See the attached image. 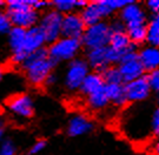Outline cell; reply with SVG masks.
Returning <instances> with one entry per match:
<instances>
[{
    "mask_svg": "<svg viewBox=\"0 0 159 155\" xmlns=\"http://www.w3.org/2000/svg\"><path fill=\"white\" fill-rule=\"evenodd\" d=\"M57 63L48 55L46 48H40L30 54L26 60L21 63V67L26 73V78L33 86L44 85L46 78L52 73Z\"/></svg>",
    "mask_w": 159,
    "mask_h": 155,
    "instance_id": "obj_1",
    "label": "cell"
},
{
    "mask_svg": "<svg viewBox=\"0 0 159 155\" xmlns=\"http://www.w3.org/2000/svg\"><path fill=\"white\" fill-rule=\"evenodd\" d=\"M34 0H10L7 1V17L13 27L29 29L39 20L38 12L33 7Z\"/></svg>",
    "mask_w": 159,
    "mask_h": 155,
    "instance_id": "obj_2",
    "label": "cell"
},
{
    "mask_svg": "<svg viewBox=\"0 0 159 155\" xmlns=\"http://www.w3.org/2000/svg\"><path fill=\"white\" fill-rule=\"evenodd\" d=\"M111 34L112 32L110 28V25L102 21L86 27L85 32L81 37V44L85 45L89 51L106 47L110 44Z\"/></svg>",
    "mask_w": 159,
    "mask_h": 155,
    "instance_id": "obj_3",
    "label": "cell"
},
{
    "mask_svg": "<svg viewBox=\"0 0 159 155\" xmlns=\"http://www.w3.org/2000/svg\"><path fill=\"white\" fill-rule=\"evenodd\" d=\"M81 46V41L79 39L72 38H60L59 40L50 45L48 55L56 63L60 61H72Z\"/></svg>",
    "mask_w": 159,
    "mask_h": 155,
    "instance_id": "obj_4",
    "label": "cell"
},
{
    "mask_svg": "<svg viewBox=\"0 0 159 155\" xmlns=\"http://www.w3.org/2000/svg\"><path fill=\"white\" fill-rule=\"evenodd\" d=\"M63 14H60L56 10L47 11L41 17L39 21V28L41 29L46 44L52 45L53 42L60 39L61 35V23Z\"/></svg>",
    "mask_w": 159,
    "mask_h": 155,
    "instance_id": "obj_5",
    "label": "cell"
},
{
    "mask_svg": "<svg viewBox=\"0 0 159 155\" xmlns=\"http://www.w3.org/2000/svg\"><path fill=\"white\" fill-rule=\"evenodd\" d=\"M89 73H90V66L87 61L81 59H73L68 63L65 75V86L70 91L79 89Z\"/></svg>",
    "mask_w": 159,
    "mask_h": 155,
    "instance_id": "obj_6",
    "label": "cell"
},
{
    "mask_svg": "<svg viewBox=\"0 0 159 155\" xmlns=\"http://www.w3.org/2000/svg\"><path fill=\"white\" fill-rule=\"evenodd\" d=\"M118 68H119L123 82H126V84L144 76V72H145L138 59V53L136 52L127 53L126 55H124L119 62Z\"/></svg>",
    "mask_w": 159,
    "mask_h": 155,
    "instance_id": "obj_7",
    "label": "cell"
},
{
    "mask_svg": "<svg viewBox=\"0 0 159 155\" xmlns=\"http://www.w3.org/2000/svg\"><path fill=\"white\" fill-rule=\"evenodd\" d=\"M112 13V11L108 8L105 0H98V1H92L83 8L80 13V18L84 21L86 27L96 25L98 23H102L104 18L108 17Z\"/></svg>",
    "mask_w": 159,
    "mask_h": 155,
    "instance_id": "obj_8",
    "label": "cell"
},
{
    "mask_svg": "<svg viewBox=\"0 0 159 155\" xmlns=\"http://www.w3.org/2000/svg\"><path fill=\"white\" fill-rule=\"evenodd\" d=\"M124 91L127 102H140L148 98L151 88L146 76H142L134 81H131L124 85Z\"/></svg>",
    "mask_w": 159,
    "mask_h": 155,
    "instance_id": "obj_9",
    "label": "cell"
},
{
    "mask_svg": "<svg viewBox=\"0 0 159 155\" xmlns=\"http://www.w3.org/2000/svg\"><path fill=\"white\" fill-rule=\"evenodd\" d=\"M86 29L84 21L81 20L80 14L70 13L63 17L61 23V35L63 38H72V39H81Z\"/></svg>",
    "mask_w": 159,
    "mask_h": 155,
    "instance_id": "obj_10",
    "label": "cell"
},
{
    "mask_svg": "<svg viewBox=\"0 0 159 155\" xmlns=\"http://www.w3.org/2000/svg\"><path fill=\"white\" fill-rule=\"evenodd\" d=\"M7 107L12 113L21 118H31L34 113L33 101L27 94H17L7 100Z\"/></svg>",
    "mask_w": 159,
    "mask_h": 155,
    "instance_id": "obj_11",
    "label": "cell"
},
{
    "mask_svg": "<svg viewBox=\"0 0 159 155\" xmlns=\"http://www.w3.org/2000/svg\"><path fill=\"white\" fill-rule=\"evenodd\" d=\"M120 20L125 24V26L145 24L146 14L142 6L136 2H131L120 11Z\"/></svg>",
    "mask_w": 159,
    "mask_h": 155,
    "instance_id": "obj_12",
    "label": "cell"
},
{
    "mask_svg": "<svg viewBox=\"0 0 159 155\" xmlns=\"http://www.w3.org/2000/svg\"><path fill=\"white\" fill-rule=\"evenodd\" d=\"M44 44H46L45 38L39 26H34L32 28L26 29V37L24 42V54L29 57L30 54L43 48Z\"/></svg>",
    "mask_w": 159,
    "mask_h": 155,
    "instance_id": "obj_13",
    "label": "cell"
},
{
    "mask_svg": "<svg viewBox=\"0 0 159 155\" xmlns=\"http://www.w3.org/2000/svg\"><path fill=\"white\" fill-rule=\"evenodd\" d=\"M92 129H93V122L84 114L73 115L68 121L67 134L70 136H80L91 132Z\"/></svg>",
    "mask_w": 159,
    "mask_h": 155,
    "instance_id": "obj_14",
    "label": "cell"
},
{
    "mask_svg": "<svg viewBox=\"0 0 159 155\" xmlns=\"http://www.w3.org/2000/svg\"><path fill=\"white\" fill-rule=\"evenodd\" d=\"M138 59L142 63L144 71L148 73L159 69V48L156 46H146L138 53Z\"/></svg>",
    "mask_w": 159,
    "mask_h": 155,
    "instance_id": "obj_15",
    "label": "cell"
},
{
    "mask_svg": "<svg viewBox=\"0 0 159 155\" xmlns=\"http://www.w3.org/2000/svg\"><path fill=\"white\" fill-rule=\"evenodd\" d=\"M87 63L97 72H104L105 69L110 67V59H108L107 46L102 48L91 50L87 53Z\"/></svg>",
    "mask_w": 159,
    "mask_h": 155,
    "instance_id": "obj_16",
    "label": "cell"
},
{
    "mask_svg": "<svg viewBox=\"0 0 159 155\" xmlns=\"http://www.w3.org/2000/svg\"><path fill=\"white\" fill-rule=\"evenodd\" d=\"M108 46L113 48L114 51L119 52L123 54V57L126 55L127 53L136 52V45H133L130 41L129 37L126 34V32L121 33H112L110 38V44Z\"/></svg>",
    "mask_w": 159,
    "mask_h": 155,
    "instance_id": "obj_17",
    "label": "cell"
},
{
    "mask_svg": "<svg viewBox=\"0 0 159 155\" xmlns=\"http://www.w3.org/2000/svg\"><path fill=\"white\" fill-rule=\"evenodd\" d=\"M105 88V82L102 80V76L100 73H89L85 78L84 82L81 84L79 91L85 97L90 95L92 93L99 92Z\"/></svg>",
    "mask_w": 159,
    "mask_h": 155,
    "instance_id": "obj_18",
    "label": "cell"
},
{
    "mask_svg": "<svg viewBox=\"0 0 159 155\" xmlns=\"http://www.w3.org/2000/svg\"><path fill=\"white\" fill-rule=\"evenodd\" d=\"M105 94L108 102L113 103L117 107H124L127 103L123 84H110L105 85Z\"/></svg>",
    "mask_w": 159,
    "mask_h": 155,
    "instance_id": "obj_19",
    "label": "cell"
},
{
    "mask_svg": "<svg viewBox=\"0 0 159 155\" xmlns=\"http://www.w3.org/2000/svg\"><path fill=\"white\" fill-rule=\"evenodd\" d=\"M126 34L133 45H139L148 40V25L138 24L126 26Z\"/></svg>",
    "mask_w": 159,
    "mask_h": 155,
    "instance_id": "obj_20",
    "label": "cell"
},
{
    "mask_svg": "<svg viewBox=\"0 0 159 155\" xmlns=\"http://www.w3.org/2000/svg\"><path fill=\"white\" fill-rule=\"evenodd\" d=\"M86 102H87V106L93 110H100V109L107 107V105L110 102H108L106 94H105V88L102 91L92 93L90 95H87L86 97Z\"/></svg>",
    "mask_w": 159,
    "mask_h": 155,
    "instance_id": "obj_21",
    "label": "cell"
},
{
    "mask_svg": "<svg viewBox=\"0 0 159 155\" xmlns=\"http://www.w3.org/2000/svg\"><path fill=\"white\" fill-rule=\"evenodd\" d=\"M102 76L104 82H105V85H110V84H123V79H121V75H120L118 67H107L102 73Z\"/></svg>",
    "mask_w": 159,
    "mask_h": 155,
    "instance_id": "obj_22",
    "label": "cell"
},
{
    "mask_svg": "<svg viewBox=\"0 0 159 155\" xmlns=\"http://www.w3.org/2000/svg\"><path fill=\"white\" fill-rule=\"evenodd\" d=\"M56 11L60 14H70L75 7V0H54L52 2Z\"/></svg>",
    "mask_w": 159,
    "mask_h": 155,
    "instance_id": "obj_23",
    "label": "cell"
},
{
    "mask_svg": "<svg viewBox=\"0 0 159 155\" xmlns=\"http://www.w3.org/2000/svg\"><path fill=\"white\" fill-rule=\"evenodd\" d=\"M159 35V14H154L148 25V41L152 45Z\"/></svg>",
    "mask_w": 159,
    "mask_h": 155,
    "instance_id": "obj_24",
    "label": "cell"
},
{
    "mask_svg": "<svg viewBox=\"0 0 159 155\" xmlns=\"http://www.w3.org/2000/svg\"><path fill=\"white\" fill-rule=\"evenodd\" d=\"M146 78H148V85H150L151 91L159 93V69L150 72Z\"/></svg>",
    "mask_w": 159,
    "mask_h": 155,
    "instance_id": "obj_25",
    "label": "cell"
},
{
    "mask_svg": "<svg viewBox=\"0 0 159 155\" xmlns=\"http://www.w3.org/2000/svg\"><path fill=\"white\" fill-rule=\"evenodd\" d=\"M105 2L108 6V8L113 13L114 11H118V10L121 11L125 6H127L129 4L133 2V1H131V0H105Z\"/></svg>",
    "mask_w": 159,
    "mask_h": 155,
    "instance_id": "obj_26",
    "label": "cell"
},
{
    "mask_svg": "<svg viewBox=\"0 0 159 155\" xmlns=\"http://www.w3.org/2000/svg\"><path fill=\"white\" fill-rule=\"evenodd\" d=\"M16 144L11 140H6L0 146V155H14L16 154Z\"/></svg>",
    "mask_w": 159,
    "mask_h": 155,
    "instance_id": "obj_27",
    "label": "cell"
},
{
    "mask_svg": "<svg viewBox=\"0 0 159 155\" xmlns=\"http://www.w3.org/2000/svg\"><path fill=\"white\" fill-rule=\"evenodd\" d=\"M12 28V24L7 14L4 12H0V34L2 33H8Z\"/></svg>",
    "mask_w": 159,
    "mask_h": 155,
    "instance_id": "obj_28",
    "label": "cell"
},
{
    "mask_svg": "<svg viewBox=\"0 0 159 155\" xmlns=\"http://www.w3.org/2000/svg\"><path fill=\"white\" fill-rule=\"evenodd\" d=\"M45 147H46V141L43 140V139H40L38 141H35L33 144V146L31 147L30 154H38V153H40V152H43V150L45 149Z\"/></svg>",
    "mask_w": 159,
    "mask_h": 155,
    "instance_id": "obj_29",
    "label": "cell"
},
{
    "mask_svg": "<svg viewBox=\"0 0 159 155\" xmlns=\"http://www.w3.org/2000/svg\"><path fill=\"white\" fill-rule=\"evenodd\" d=\"M110 28L112 33H121V32H126V26L125 24L121 20H116L110 25Z\"/></svg>",
    "mask_w": 159,
    "mask_h": 155,
    "instance_id": "obj_30",
    "label": "cell"
},
{
    "mask_svg": "<svg viewBox=\"0 0 159 155\" xmlns=\"http://www.w3.org/2000/svg\"><path fill=\"white\" fill-rule=\"evenodd\" d=\"M146 6L153 14H159V0H148Z\"/></svg>",
    "mask_w": 159,
    "mask_h": 155,
    "instance_id": "obj_31",
    "label": "cell"
},
{
    "mask_svg": "<svg viewBox=\"0 0 159 155\" xmlns=\"http://www.w3.org/2000/svg\"><path fill=\"white\" fill-rule=\"evenodd\" d=\"M47 5H48V2H46V1H43V0H34L32 7H33L35 11H38V10H41V8H45Z\"/></svg>",
    "mask_w": 159,
    "mask_h": 155,
    "instance_id": "obj_32",
    "label": "cell"
},
{
    "mask_svg": "<svg viewBox=\"0 0 159 155\" xmlns=\"http://www.w3.org/2000/svg\"><path fill=\"white\" fill-rule=\"evenodd\" d=\"M58 78L56 76V75L53 74V73H51V74L48 75L47 78H46L45 82H44V85H46V86H52V85H54L56 82H57Z\"/></svg>",
    "mask_w": 159,
    "mask_h": 155,
    "instance_id": "obj_33",
    "label": "cell"
},
{
    "mask_svg": "<svg viewBox=\"0 0 159 155\" xmlns=\"http://www.w3.org/2000/svg\"><path fill=\"white\" fill-rule=\"evenodd\" d=\"M87 4H89V2L85 1V0H75V7H83V8H84Z\"/></svg>",
    "mask_w": 159,
    "mask_h": 155,
    "instance_id": "obj_34",
    "label": "cell"
},
{
    "mask_svg": "<svg viewBox=\"0 0 159 155\" xmlns=\"http://www.w3.org/2000/svg\"><path fill=\"white\" fill-rule=\"evenodd\" d=\"M153 149H154V153H156V155H159V140L156 142V144H154V147H153Z\"/></svg>",
    "mask_w": 159,
    "mask_h": 155,
    "instance_id": "obj_35",
    "label": "cell"
},
{
    "mask_svg": "<svg viewBox=\"0 0 159 155\" xmlns=\"http://www.w3.org/2000/svg\"><path fill=\"white\" fill-rule=\"evenodd\" d=\"M152 46H156V47H158L159 48V35L157 37V39L153 41V44H152Z\"/></svg>",
    "mask_w": 159,
    "mask_h": 155,
    "instance_id": "obj_36",
    "label": "cell"
},
{
    "mask_svg": "<svg viewBox=\"0 0 159 155\" xmlns=\"http://www.w3.org/2000/svg\"><path fill=\"white\" fill-rule=\"evenodd\" d=\"M153 133H154V134H156V135H157V136H158V138H159V127H158V128H157V129H154Z\"/></svg>",
    "mask_w": 159,
    "mask_h": 155,
    "instance_id": "obj_37",
    "label": "cell"
},
{
    "mask_svg": "<svg viewBox=\"0 0 159 155\" xmlns=\"http://www.w3.org/2000/svg\"><path fill=\"white\" fill-rule=\"evenodd\" d=\"M2 134H4V132H2V129L0 128V140H1V138H2Z\"/></svg>",
    "mask_w": 159,
    "mask_h": 155,
    "instance_id": "obj_38",
    "label": "cell"
},
{
    "mask_svg": "<svg viewBox=\"0 0 159 155\" xmlns=\"http://www.w3.org/2000/svg\"><path fill=\"white\" fill-rule=\"evenodd\" d=\"M1 78H2V71L0 68V80H1Z\"/></svg>",
    "mask_w": 159,
    "mask_h": 155,
    "instance_id": "obj_39",
    "label": "cell"
},
{
    "mask_svg": "<svg viewBox=\"0 0 159 155\" xmlns=\"http://www.w3.org/2000/svg\"><path fill=\"white\" fill-rule=\"evenodd\" d=\"M0 114H1V108H0Z\"/></svg>",
    "mask_w": 159,
    "mask_h": 155,
    "instance_id": "obj_40",
    "label": "cell"
},
{
    "mask_svg": "<svg viewBox=\"0 0 159 155\" xmlns=\"http://www.w3.org/2000/svg\"><path fill=\"white\" fill-rule=\"evenodd\" d=\"M1 4H2V2H0V5H1Z\"/></svg>",
    "mask_w": 159,
    "mask_h": 155,
    "instance_id": "obj_41",
    "label": "cell"
}]
</instances>
